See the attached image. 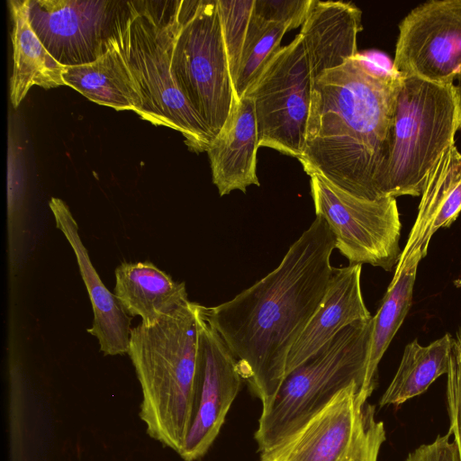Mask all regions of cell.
I'll list each match as a JSON object with an SVG mask.
<instances>
[{
    "label": "cell",
    "mask_w": 461,
    "mask_h": 461,
    "mask_svg": "<svg viewBox=\"0 0 461 461\" xmlns=\"http://www.w3.org/2000/svg\"><path fill=\"white\" fill-rule=\"evenodd\" d=\"M334 249L330 229L316 217L277 267L233 299L206 307L262 404L281 385L288 354L326 294Z\"/></svg>",
    "instance_id": "obj_1"
},
{
    "label": "cell",
    "mask_w": 461,
    "mask_h": 461,
    "mask_svg": "<svg viewBox=\"0 0 461 461\" xmlns=\"http://www.w3.org/2000/svg\"><path fill=\"white\" fill-rule=\"evenodd\" d=\"M401 77L371 66L359 53L313 79L303 152L318 174L356 196L377 199Z\"/></svg>",
    "instance_id": "obj_2"
},
{
    "label": "cell",
    "mask_w": 461,
    "mask_h": 461,
    "mask_svg": "<svg viewBox=\"0 0 461 461\" xmlns=\"http://www.w3.org/2000/svg\"><path fill=\"white\" fill-rule=\"evenodd\" d=\"M196 304L188 301L152 326L132 328L127 353L140 384V417L147 432L177 454L194 408Z\"/></svg>",
    "instance_id": "obj_3"
},
{
    "label": "cell",
    "mask_w": 461,
    "mask_h": 461,
    "mask_svg": "<svg viewBox=\"0 0 461 461\" xmlns=\"http://www.w3.org/2000/svg\"><path fill=\"white\" fill-rule=\"evenodd\" d=\"M115 31L140 86V117L179 131L194 152H207L213 136L180 91L172 58L176 27V1L125 2Z\"/></svg>",
    "instance_id": "obj_4"
},
{
    "label": "cell",
    "mask_w": 461,
    "mask_h": 461,
    "mask_svg": "<svg viewBox=\"0 0 461 461\" xmlns=\"http://www.w3.org/2000/svg\"><path fill=\"white\" fill-rule=\"evenodd\" d=\"M461 131V87L401 77L377 197L420 196L425 177Z\"/></svg>",
    "instance_id": "obj_5"
},
{
    "label": "cell",
    "mask_w": 461,
    "mask_h": 461,
    "mask_svg": "<svg viewBox=\"0 0 461 461\" xmlns=\"http://www.w3.org/2000/svg\"><path fill=\"white\" fill-rule=\"evenodd\" d=\"M372 328L373 317L348 325L285 376L262 404L255 432L259 453L293 435L342 389L354 382L362 387Z\"/></svg>",
    "instance_id": "obj_6"
},
{
    "label": "cell",
    "mask_w": 461,
    "mask_h": 461,
    "mask_svg": "<svg viewBox=\"0 0 461 461\" xmlns=\"http://www.w3.org/2000/svg\"><path fill=\"white\" fill-rule=\"evenodd\" d=\"M173 72L177 86L213 136L238 103L216 0L176 1Z\"/></svg>",
    "instance_id": "obj_7"
},
{
    "label": "cell",
    "mask_w": 461,
    "mask_h": 461,
    "mask_svg": "<svg viewBox=\"0 0 461 461\" xmlns=\"http://www.w3.org/2000/svg\"><path fill=\"white\" fill-rule=\"evenodd\" d=\"M354 382L302 428L258 461H377L386 434L375 406L360 395Z\"/></svg>",
    "instance_id": "obj_8"
},
{
    "label": "cell",
    "mask_w": 461,
    "mask_h": 461,
    "mask_svg": "<svg viewBox=\"0 0 461 461\" xmlns=\"http://www.w3.org/2000/svg\"><path fill=\"white\" fill-rule=\"evenodd\" d=\"M309 176L316 217L327 222L335 249L350 265L368 264L392 270L402 253V224L396 198H361L318 174Z\"/></svg>",
    "instance_id": "obj_9"
},
{
    "label": "cell",
    "mask_w": 461,
    "mask_h": 461,
    "mask_svg": "<svg viewBox=\"0 0 461 461\" xmlns=\"http://www.w3.org/2000/svg\"><path fill=\"white\" fill-rule=\"evenodd\" d=\"M313 77L302 36L280 47L245 95L254 104L258 146L298 158L303 149Z\"/></svg>",
    "instance_id": "obj_10"
},
{
    "label": "cell",
    "mask_w": 461,
    "mask_h": 461,
    "mask_svg": "<svg viewBox=\"0 0 461 461\" xmlns=\"http://www.w3.org/2000/svg\"><path fill=\"white\" fill-rule=\"evenodd\" d=\"M392 70L438 85L461 77V0H431L400 23Z\"/></svg>",
    "instance_id": "obj_11"
},
{
    "label": "cell",
    "mask_w": 461,
    "mask_h": 461,
    "mask_svg": "<svg viewBox=\"0 0 461 461\" xmlns=\"http://www.w3.org/2000/svg\"><path fill=\"white\" fill-rule=\"evenodd\" d=\"M197 370L193 419L178 454L194 461L206 454L238 395L243 377L237 360L215 329L206 306L196 304Z\"/></svg>",
    "instance_id": "obj_12"
},
{
    "label": "cell",
    "mask_w": 461,
    "mask_h": 461,
    "mask_svg": "<svg viewBox=\"0 0 461 461\" xmlns=\"http://www.w3.org/2000/svg\"><path fill=\"white\" fill-rule=\"evenodd\" d=\"M27 4L34 32L61 64L68 65L70 54L78 57V60L88 58L85 47L94 59L105 50L113 32L104 31V25L108 24L104 20L108 18L112 2L27 0Z\"/></svg>",
    "instance_id": "obj_13"
},
{
    "label": "cell",
    "mask_w": 461,
    "mask_h": 461,
    "mask_svg": "<svg viewBox=\"0 0 461 461\" xmlns=\"http://www.w3.org/2000/svg\"><path fill=\"white\" fill-rule=\"evenodd\" d=\"M56 226L71 246L92 304L94 319L87 332L95 336L104 356L128 353L132 317L122 307L114 294L104 285L83 244L78 225L68 205L59 198L49 203Z\"/></svg>",
    "instance_id": "obj_14"
},
{
    "label": "cell",
    "mask_w": 461,
    "mask_h": 461,
    "mask_svg": "<svg viewBox=\"0 0 461 461\" xmlns=\"http://www.w3.org/2000/svg\"><path fill=\"white\" fill-rule=\"evenodd\" d=\"M361 271L360 264L334 268L322 301L288 354L285 375L343 329L373 317L364 302Z\"/></svg>",
    "instance_id": "obj_15"
},
{
    "label": "cell",
    "mask_w": 461,
    "mask_h": 461,
    "mask_svg": "<svg viewBox=\"0 0 461 461\" xmlns=\"http://www.w3.org/2000/svg\"><path fill=\"white\" fill-rule=\"evenodd\" d=\"M461 212V152L451 144L429 170L418 213L397 264L415 253L426 257L432 236L449 227Z\"/></svg>",
    "instance_id": "obj_16"
},
{
    "label": "cell",
    "mask_w": 461,
    "mask_h": 461,
    "mask_svg": "<svg viewBox=\"0 0 461 461\" xmlns=\"http://www.w3.org/2000/svg\"><path fill=\"white\" fill-rule=\"evenodd\" d=\"M258 125L252 99L244 95L234 106L222 131L207 150L212 183L223 196L259 186L257 176Z\"/></svg>",
    "instance_id": "obj_17"
},
{
    "label": "cell",
    "mask_w": 461,
    "mask_h": 461,
    "mask_svg": "<svg viewBox=\"0 0 461 461\" xmlns=\"http://www.w3.org/2000/svg\"><path fill=\"white\" fill-rule=\"evenodd\" d=\"M362 12L352 3L312 0L300 35L313 79L357 56Z\"/></svg>",
    "instance_id": "obj_18"
},
{
    "label": "cell",
    "mask_w": 461,
    "mask_h": 461,
    "mask_svg": "<svg viewBox=\"0 0 461 461\" xmlns=\"http://www.w3.org/2000/svg\"><path fill=\"white\" fill-rule=\"evenodd\" d=\"M63 79L66 86L92 102L115 110H131L139 116L141 113V92L121 45L115 24L105 50L93 61L65 66Z\"/></svg>",
    "instance_id": "obj_19"
},
{
    "label": "cell",
    "mask_w": 461,
    "mask_h": 461,
    "mask_svg": "<svg viewBox=\"0 0 461 461\" xmlns=\"http://www.w3.org/2000/svg\"><path fill=\"white\" fill-rule=\"evenodd\" d=\"M114 294L131 317L149 327L186 302L184 282H176L149 261L123 262L115 269Z\"/></svg>",
    "instance_id": "obj_20"
},
{
    "label": "cell",
    "mask_w": 461,
    "mask_h": 461,
    "mask_svg": "<svg viewBox=\"0 0 461 461\" xmlns=\"http://www.w3.org/2000/svg\"><path fill=\"white\" fill-rule=\"evenodd\" d=\"M9 5L13 21L10 98L16 108L33 86L43 88L66 86L63 79L65 65L50 53L34 32L27 0H11Z\"/></svg>",
    "instance_id": "obj_21"
},
{
    "label": "cell",
    "mask_w": 461,
    "mask_h": 461,
    "mask_svg": "<svg viewBox=\"0 0 461 461\" xmlns=\"http://www.w3.org/2000/svg\"><path fill=\"white\" fill-rule=\"evenodd\" d=\"M421 259V255L415 253L402 264L396 265L381 305L373 316L366 375L359 391L365 400L372 394L376 384L378 364L411 308L418 265Z\"/></svg>",
    "instance_id": "obj_22"
},
{
    "label": "cell",
    "mask_w": 461,
    "mask_h": 461,
    "mask_svg": "<svg viewBox=\"0 0 461 461\" xmlns=\"http://www.w3.org/2000/svg\"><path fill=\"white\" fill-rule=\"evenodd\" d=\"M453 337L446 333L427 346L417 339L408 343L399 367L382 395L380 407L401 405L428 390L439 376L447 373Z\"/></svg>",
    "instance_id": "obj_23"
},
{
    "label": "cell",
    "mask_w": 461,
    "mask_h": 461,
    "mask_svg": "<svg viewBox=\"0 0 461 461\" xmlns=\"http://www.w3.org/2000/svg\"><path fill=\"white\" fill-rule=\"evenodd\" d=\"M291 31L285 23H271L251 14L238 73L233 83L237 102L247 93L261 71L281 47Z\"/></svg>",
    "instance_id": "obj_24"
},
{
    "label": "cell",
    "mask_w": 461,
    "mask_h": 461,
    "mask_svg": "<svg viewBox=\"0 0 461 461\" xmlns=\"http://www.w3.org/2000/svg\"><path fill=\"white\" fill-rule=\"evenodd\" d=\"M221 32L234 83L254 5V0H216Z\"/></svg>",
    "instance_id": "obj_25"
},
{
    "label": "cell",
    "mask_w": 461,
    "mask_h": 461,
    "mask_svg": "<svg viewBox=\"0 0 461 461\" xmlns=\"http://www.w3.org/2000/svg\"><path fill=\"white\" fill-rule=\"evenodd\" d=\"M448 432L456 442L461 461V339L453 338L447 373Z\"/></svg>",
    "instance_id": "obj_26"
},
{
    "label": "cell",
    "mask_w": 461,
    "mask_h": 461,
    "mask_svg": "<svg viewBox=\"0 0 461 461\" xmlns=\"http://www.w3.org/2000/svg\"><path fill=\"white\" fill-rule=\"evenodd\" d=\"M312 0H254L252 14L271 23H285L290 30L303 25Z\"/></svg>",
    "instance_id": "obj_27"
},
{
    "label": "cell",
    "mask_w": 461,
    "mask_h": 461,
    "mask_svg": "<svg viewBox=\"0 0 461 461\" xmlns=\"http://www.w3.org/2000/svg\"><path fill=\"white\" fill-rule=\"evenodd\" d=\"M447 432L429 444H423L408 455L405 461H459L456 442Z\"/></svg>",
    "instance_id": "obj_28"
},
{
    "label": "cell",
    "mask_w": 461,
    "mask_h": 461,
    "mask_svg": "<svg viewBox=\"0 0 461 461\" xmlns=\"http://www.w3.org/2000/svg\"><path fill=\"white\" fill-rule=\"evenodd\" d=\"M456 337L458 338L459 339H461V328L456 332Z\"/></svg>",
    "instance_id": "obj_29"
}]
</instances>
